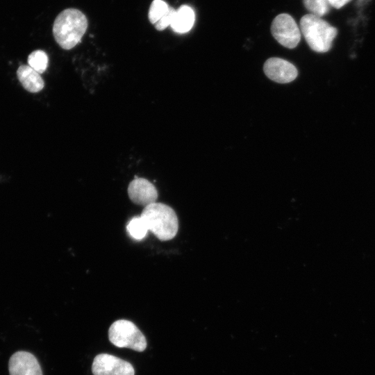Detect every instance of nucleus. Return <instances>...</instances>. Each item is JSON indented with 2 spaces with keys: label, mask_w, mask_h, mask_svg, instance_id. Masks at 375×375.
I'll use <instances>...</instances> for the list:
<instances>
[{
  "label": "nucleus",
  "mask_w": 375,
  "mask_h": 375,
  "mask_svg": "<svg viewBox=\"0 0 375 375\" xmlns=\"http://www.w3.org/2000/svg\"><path fill=\"white\" fill-rule=\"evenodd\" d=\"M87 28L85 15L78 9L67 8L56 17L53 25V34L60 47L69 50L81 41Z\"/></svg>",
  "instance_id": "1"
},
{
  "label": "nucleus",
  "mask_w": 375,
  "mask_h": 375,
  "mask_svg": "<svg viewBox=\"0 0 375 375\" xmlns=\"http://www.w3.org/2000/svg\"><path fill=\"white\" fill-rule=\"evenodd\" d=\"M300 30L309 47L317 53L328 51L338 32L335 27L312 13L301 18Z\"/></svg>",
  "instance_id": "2"
},
{
  "label": "nucleus",
  "mask_w": 375,
  "mask_h": 375,
  "mask_svg": "<svg viewBox=\"0 0 375 375\" xmlns=\"http://www.w3.org/2000/svg\"><path fill=\"white\" fill-rule=\"evenodd\" d=\"M140 217L148 230L162 241L174 238L178 229V221L175 211L162 203H153L144 208Z\"/></svg>",
  "instance_id": "3"
},
{
  "label": "nucleus",
  "mask_w": 375,
  "mask_h": 375,
  "mask_svg": "<svg viewBox=\"0 0 375 375\" xmlns=\"http://www.w3.org/2000/svg\"><path fill=\"white\" fill-rule=\"evenodd\" d=\"M108 338L112 344L119 348H128L138 352L147 348L144 335L135 324L126 319H119L111 324Z\"/></svg>",
  "instance_id": "4"
},
{
  "label": "nucleus",
  "mask_w": 375,
  "mask_h": 375,
  "mask_svg": "<svg viewBox=\"0 0 375 375\" xmlns=\"http://www.w3.org/2000/svg\"><path fill=\"white\" fill-rule=\"evenodd\" d=\"M273 37L283 47L295 48L301 40V33L292 16L287 13L277 15L271 25Z\"/></svg>",
  "instance_id": "5"
},
{
  "label": "nucleus",
  "mask_w": 375,
  "mask_h": 375,
  "mask_svg": "<svg viewBox=\"0 0 375 375\" xmlns=\"http://www.w3.org/2000/svg\"><path fill=\"white\" fill-rule=\"evenodd\" d=\"M92 372L94 375H134L133 365L119 358L101 353L94 358Z\"/></svg>",
  "instance_id": "6"
},
{
  "label": "nucleus",
  "mask_w": 375,
  "mask_h": 375,
  "mask_svg": "<svg viewBox=\"0 0 375 375\" xmlns=\"http://www.w3.org/2000/svg\"><path fill=\"white\" fill-rule=\"evenodd\" d=\"M263 69L269 78L279 83L292 82L298 75L297 69L293 64L280 58L267 60Z\"/></svg>",
  "instance_id": "7"
},
{
  "label": "nucleus",
  "mask_w": 375,
  "mask_h": 375,
  "mask_svg": "<svg viewBox=\"0 0 375 375\" xmlns=\"http://www.w3.org/2000/svg\"><path fill=\"white\" fill-rule=\"evenodd\" d=\"M10 375H42L39 362L31 353L20 351L12 355L9 360Z\"/></svg>",
  "instance_id": "8"
},
{
  "label": "nucleus",
  "mask_w": 375,
  "mask_h": 375,
  "mask_svg": "<svg viewBox=\"0 0 375 375\" xmlns=\"http://www.w3.org/2000/svg\"><path fill=\"white\" fill-rule=\"evenodd\" d=\"M133 180L128 187V194L130 199L135 204L146 207L156 203L158 191L156 187L148 180L138 178Z\"/></svg>",
  "instance_id": "9"
},
{
  "label": "nucleus",
  "mask_w": 375,
  "mask_h": 375,
  "mask_svg": "<svg viewBox=\"0 0 375 375\" xmlns=\"http://www.w3.org/2000/svg\"><path fill=\"white\" fill-rule=\"evenodd\" d=\"M17 78L25 90L35 93L44 88V83L40 74L29 65H22L17 71Z\"/></svg>",
  "instance_id": "10"
},
{
  "label": "nucleus",
  "mask_w": 375,
  "mask_h": 375,
  "mask_svg": "<svg viewBox=\"0 0 375 375\" xmlns=\"http://www.w3.org/2000/svg\"><path fill=\"white\" fill-rule=\"evenodd\" d=\"M194 20L193 9L188 5H182L176 10L170 26L176 33H185L192 29Z\"/></svg>",
  "instance_id": "11"
},
{
  "label": "nucleus",
  "mask_w": 375,
  "mask_h": 375,
  "mask_svg": "<svg viewBox=\"0 0 375 375\" xmlns=\"http://www.w3.org/2000/svg\"><path fill=\"white\" fill-rule=\"evenodd\" d=\"M126 229L129 235L135 240H142L149 230L144 219L140 217L132 218L127 224Z\"/></svg>",
  "instance_id": "12"
},
{
  "label": "nucleus",
  "mask_w": 375,
  "mask_h": 375,
  "mask_svg": "<svg viewBox=\"0 0 375 375\" xmlns=\"http://www.w3.org/2000/svg\"><path fill=\"white\" fill-rule=\"evenodd\" d=\"M48 56L42 50H36L31 53L28 57V65L39 74L45 72L48 66Z\"/></svg>",
  "instance_id": "13"
},
{
  "label": "nucleus",
  "mask_w": 375,
  "mask_h": 375,
  "mask_svg": "<svg viewBox=\"0 0 375 375\" xmlns=\"http://www.w3.org/2000/svg\"><path fill=\"white\" fill-rule=\"evenodd\" d=\"M169 6L162 0H153L150 6L149 11V19L155 24L169 10Z\"/></svg>",
  "instance_id": "14"
},
{
  "label": "nucleus",
  "mask_w": 375,
  "mask_h": 375,
  "mask_svg": "<svg viewBox=\"0 0 375 375\" xmlns=\"http://www.w3.org/2000/svg\"><path fill=\"white\" fill-rule=\"evenodd\" d=\"M303 3L310 13L321 17L326 15L331 7L328 0H303Z\"/></svg>",
  "instance_id": "15"
},
{
  "label": "nucleus",
  "mask_w": 375,
  "mask_h": 375,
  "mask_svg": "<svg viewBox=\"0 0 375 375\" xmlns=\"http://www.w3.org/2000/svg\"><path fill=\"white\" fill-rule=\"evenodd\" d=\"M175 13L176 10L172 7H169L167 12L154 24L155 28L158 31H162L165 29L167 26H170Z\"/></svg>",
  "instance_id": "16"
},
{
  "label": "nucleus",
  "mask_w": 375,
  "mask_h": 375,
  "mask_svg": "<svg viewBox=\"0 0 375 375\" xmlns=\"http://www.w3.org/2000/svg\"><path fill=\"white\" fill-rule=\"evenodd\" d=\"M351 0H328L331 7L339 9L350 2Z\"/></svg>",
  "instance_id": "17"
}]
</instances>
